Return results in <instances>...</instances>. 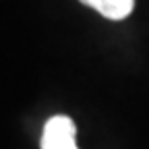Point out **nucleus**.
Instances as JSON below:
<instances>
[{
  "instance_id": "nucleus-1",
  "label": "nucleus",
  "mask_w": 149,
  "mask_h": 149,
  "mask_svg": "<svg viewBox=\"0 0 149 149\" xmlns=\"http://www.w3.org/2000/svg\"><path fill=\"white\" fill-rule=\"evenodd\" d=\"M74 135H77L74 122L68 116L56 114L44 126L40 147L42 149H79L77 141H74Z\"/></svg>"
},
{
  "instance_id": "nucleus-2",
  "label": "nucleus",
  "mask_w": 149,
  "mask_h": 149,
  "mask_svg": "<svg viewBox=\"0 0 149 149\" xmlns=\"http://www.w3.org/2000/svg\"><path fill=\"white\" fill-rule=\"evenodd\" d=\"M81 2L112 21L126 19L135 8V0H81Z\"/></svg>"
}]
</instances>
